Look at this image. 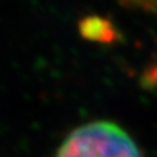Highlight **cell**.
<instances>
[{"label": "cell", "mask_w": 157, "mask_h": 157, "mask_svg": "<svg viewBox=\"0 0 157 157\" xmlns=\"http://www.w3.org/2000/svg\"><path fill=\"white\" fill-rule=\"evenodd\" d=\"M55 157H145L127 132L110 121H94L75 128Z\"/></svg>", "instance_id": "cell-1"}, {"label": "cell", "mask_w": 157, "mask_h": 157, "mask_svg": "<svg viewBox=\"0 0 157 157\" xmlns=\"http://www.w3.org/2000/svg\"><path fill=\"white\" fill-rule=\"evenodd\" d=\"M126 7L143 9L148 12H157V0H118Z\"/></svg>", "instance_id": "cell-3"}, {"label": "cell", "mask_w": 157, "mask_h": 157, "mask_svg": "<svg viewBox=\"0 0 157 157\" xmlns=\"http://www.w3.org/2000/svg\"><path fill=\"white\" fill-rule=\"evenodd\" d=\"M80 34L88 41L111 43L118 39V32L109 20L100 16H88L78 24Z\"/></svg>", "instance_id": "cell-2"}, {"label": "cell", "mask_w": 157, "mask_h": 157, "mask_svg": "<svg viewBox=\"0 0 157 157\" xmlns=\"http://www.w3.org/2000/svg\"><path fill=\"white\" fill-rule=\"evenodd\" d=\"M147 77H148V78H152V81H153V82H157V67L155 68L153 71H151L148 75H147Z\"/></svg>", "instance_id": "cell-4"}]
</instances>
